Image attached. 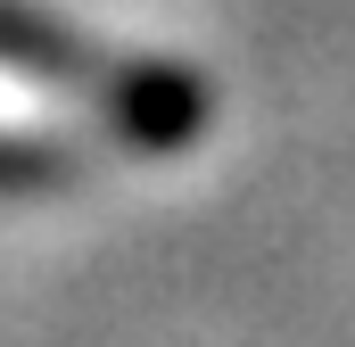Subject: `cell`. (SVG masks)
<instances>
[{"label": "cell", "mask_w": 355, "mask_h": 347, "mask_svg": "<svg viewBox=\"0 0 355 347\" xmlns=\"http://www.w3.org/2000/svg\"><path fill=\"white\" fill-rule=\"evenodd\" d=\"M17 166H42V141H17V133H0V174Z\"/></svg>", "instance_id": "obj_2"}, {"label": "cell", "mask_w": 355, "mask_h": 347, "mask_svg": "<svg viewBox=\"0 0 355 347\" xmlns=\"http://www.w3.org/2000/svg\"><path fill=\"white\" fill-rule=\"evenodd\" d=\"M0 75L42 83V91H58V99H75V108H124L116 75H99L75 42H58L42 25H17V17H0Z\"/></svg>", "instance_id": "obj_1"}]
</instances>
